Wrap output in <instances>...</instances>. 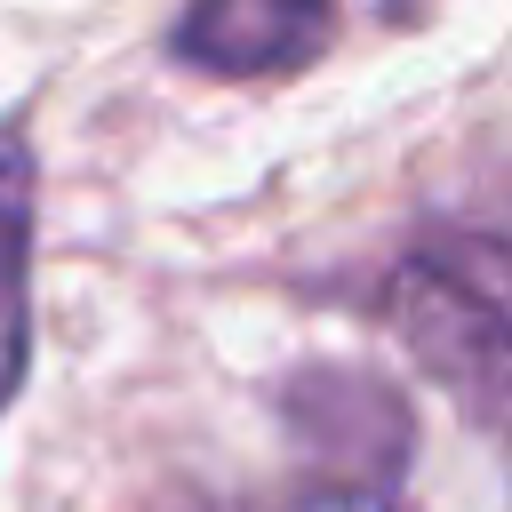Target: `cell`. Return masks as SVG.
Segmentation results:
<instances>
[{"label":"cell","instance_id":"1","mask_svg":"<svg viewBox=\"0 0 512 512\" xmlns=\"http://www.w3.org/2000/svg\"><path fill=\"white\" fill-rule=\"evenodd\" d=\"M400 336L464 392L512 400V248L480 232H432L392 272Z\"/></svg>","mask_w":512,"mask_h":512},{"label":"cell","instance_id":"2","mask_svg":"<svg viewBox=\"0 0 512 512\" xmlns=\"http://www.w3.org/2000/svg\"><path fill=\"white\" fill-rule=\"evenodd\" d=\"M328 40V16L320 8H280V0H216V8H192L176 24V48L208 72H272V64H296Z\"/></svg>","mask_w":512,"mask_h":512},{"label":"cell","instance_id":"3","mask_svg":"<svg viewBox=\"0 0 512 512\" xmlns=\"http://www.w3.org/2000/svg\"><path fill=\"white\" fill-rule=\"evenodd\" d=\"M32 352V168L24 144L0 136V408L24 384Z\"/></svg>","mask_w":512,"mask_h":512},{"label":"cell","instance_id":"4","mask_svg":"<svg viewBox=\"0 0 512 512\" xmlns=\"http://www.w3.org/2000/svg\"><path fill=\"white\" fill-rule=\"evenodd\" d=\"M296 512H376V504H360V496H328V504H296Z\"/></svg>","mask_w":512,"mask_h":512}]
</instances>
